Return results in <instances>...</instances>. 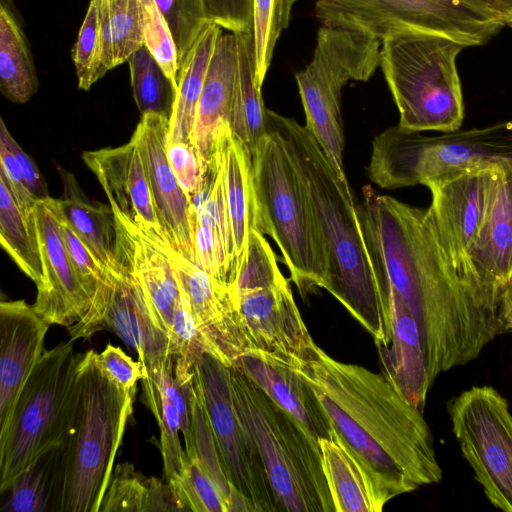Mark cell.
I'll return each mask as SVG.
<instances>
[{"label":"cell","instance_id":"obj_13","mask_svg":"<svg viewBox=\"0 0 512 512\" xmlns=\"http://www.w3.org/2000/svg\"><path fill=\"white\" fill-rule=\"evenodd\" d=\"M209 421L230 482L254 505L256 512H277L254 437L237 409L230 367L209 354L197 362Z\"/></svg>","mask_w":512,"mask_h":512},{"label":"cell","instance_id":"obj_20","mask_svg":"<svg viewBox=\"0 0 512 512\" xmlns=\"http://www.w3.org/2000/svg\"><path fill=\"white\" fill-rule=\"evenodd\" d=\"M82 159L97 177L116 218L146 236H165L154 209L141 154L132 137L116 148L85 151Z\"/></svg>","mask_w":512,"mask_h":512},{"label":"cell","instance_id":"obj_32","mask_svg":"<svg viewBox=\"0 0 512 512\" xmlns=\"http://www.w3.org/2000/svg\"><path fill=\"white\" fill-rule=\"evenodd\" d=\"M180 511L167 482L147 477L131 463L118 464L99 512Z\"/></svg>","mask_w":512,"mask_h":512},{"label":"cell","instance_id":"obj_22","mask_svg":"<svg viewBox=\"0 0 512 512\" xmlns=\"http://www.w3.org/2000/svg\"><path fill=\"white\" fill-rule=\"evenodd\" d=\"M387 304L389 341L377 347L382 374L411 404L423 411L432 386L418 325L402 300L385 283H378Z\"/></svg>","mask_w":512,"mask_h":512},{"label":"cell","instance_id":"obj_30","mask_svg":"<svg viewBox=\"0 0 512 512\" xmlns=\"http://www.w3.org/2000/svg\"><path fill=\"white\" fill-rule=\"evenodd\" d=\"M233 33L236 38L238 69L228 124L233 135L252 152L267 132L268 109L264 105L261 88L255 81L253 25Z\"/></svg>","mask_w":512,"mask_h":512},{"label":"cell","instance_id":"obj_29","mask_svg":"<svg viewBox=\"0 0 512 512\" xmlns=\"http://www.w3.org/2000/svg\"><path fill=\"white\" fill-rule=\"evenodd\" d=\"M65 489L63 445L36 457L0 492L1 512H62Z\"/></svg>","mask_w":512,"mask_h":512},{"label":"cell","instance_id":"obj_3","mask_svg":"<svg viewBox=\"0 0 512 512\" xmlns=\"http://www.w3.org/2000/svg\"><path fill=\"white\" fill-rule=\"evenodd\" d=\"M268 123L281 137L306 191L331 265L332 294L374 337L389 341V325L369 261L350 187L343 185L310 131L268 109Z\"/></svg>","mask_w":512,"mask_h":512},{"label":"cell","instance_id":"obj_33","mask_svg":"<svg viewBox=\"0 0 512 512\" xmlns=\"http://www.w3.org/2000/svg\"><path fill=\"white\" fill-rule=\"evenodd\" d=\"M38 80L24 33L11 10L0 5V90L10 101L26 103Z\"/></svg>","mask_w":512,"mask_h":512},{"label":"cell","instance_id":"obj_7","mask_svg":"<svg viewBox=\"0 0 512 512\" xmlns=\"http://www.w3.org/2000/svg\"><path fill=\"white\" fill-rule=\"evenodd\" d=\"M466 48L446 36L403 30L381 44L380 67L399 112L412 131L459 130L464 100L456 58Z\"/></svg>","mask_w":512,"mask_h":512},{"label":"cell","instance_id":"obj_42","mask_svg":"<svg viewBox=\"0 0 512 512\" xmlns=\"http://www.w3.org/2000/svg\"><path fill=\"white\" fill-rule=\"evenodd\" d=\"M154 2L171 32L180 68L204 26L210 22L203 0H154Z\"/></svg>","mask_w":512,"mask_h":512},{"label":"cell","instance_id":"obj_46","mask_svg":"<svg viewBox=\"0 0 512 512\" xmlns=\"http://www.w3.org/2000/svg\"><path fill=\"white\" fill-rule=\"evenodd\" d=\"M99 368L122 390L135 394L137 382L143 377L140 361H134L120 347L108 344L96 353Z\"/></svg>","mask_w":512,"mask_h":512},{"label":"cell","instance_id":"obj_45","mask_svg":"<svg viewBox=\"0 0 512 512\" xmlns=\"http://www.w3.org/2000/svg\"><path fill=\"white\" fill-rule=\"evenodd\" d=\"M166 154L182 190L188 199L201 187L207 161L198 153L192 142H168Z\"/></svg>","mask_w":512,"mask_h":512},{"label":"cell","instance_id":"obj_39","mask_svg":"<svg viewBox=\"0 0 512 512\" xmlns=\"http://www.w3.org/2000/svg\"><path fill=\"white\" fill-rule=\"evenodd\" d=\"M101 1L90 0L77 40L71 51L78 87L82 90H89L108 72L103 63L100 35Z\"/></svg>","mask_w":512,"mask_h":512},{"label":"cell","instance_id":"obj_1","mask_svg":"<svg viewBox=\"0 0 512 512\" xmlns=\"http://www.w3.org/2000/svg\"><path fill=\"white\" fill-rule=\"evenodd\" d=\"M356 213L377 284L388 285L418 325L431 384L475 360L502 333L499 292L452 263L428 208L366 185Z\"/></svg>","mask_w":512,"mask_h":512},{"label":"cell","instance_id":"obj_26","mask_svg":"<svg viewBox=\"0 0 512 512\" xmlns=\"http://www.w3.org/2000/svg\"><path fill=\"white\" fill-rule=\"evenodd\" d=\"M238 69L233 32L219 35L197 106L191 142L205 160L211 157L219 129L228 123Z\"/></svg>","mask_w":512,"mask_h":512},{"label":"cell","instance_id":"obj_19","mask_svg":"<svg viewBox=\"0 0 512 512\" xmlns=\"http://www.w3.org/2000/svg\"><path fill=\"white\" fill-rule=\"evenodd\" d=\"M117 257L121 261V267L112 273L113 286L99 330L113 331L137 352L145 377L167 362L172 355L171 343L166 332L159 326L119 241Z\"/></svg>","mask_w":512,"mask_h":512},{"label":"cell","instance_id":"obj_35","mask_svg":"<svg viewBox=\"0 0 512 512\" xmlns=\"http://www.w3.org/2000/svg\"><path fill=\"white\" fill-rule=\"evenodd\" d=\"M133 97L141 114L170 118L177 88L145 45L128 59Z\"/></svg>","mask_w":512,"mask_h":512},{"label":"cell","instance_id":"obj_34","mask_svg":"<svg viewBox=\"0 0 512 512\" xmlns=\"http://www.w3.org/2000/svg\"><path fill=\"white\" fill-rule=\"evenodd\" d=\"M0 243L19 269L38 285L42 279V257L37 220H29L19 209L5 181L0 178Z\"/></svg>","mask_w":512,"mask_h":512},{"label":"cell","instance_id":"obj_8","mask_svg":"<svg viewBox=\"0 0 512 512\" xmlns=\"http://www.w3.org/2000/svg\"><path fill=\"white\" fill-rule=\"evenodd\" d=\"M83 353L72 341L44 351L17 399L0 437V492L40 454L62 444L77 408L78 369Z\"/></svg>","mask_w":512,"mask_h":512},{"label":"cell","instance_id":"obj_28","mask_svg":"<svg viewBox=\"0 0 512 512\" xmlns=\"http://www.w3.org/2000/svg\"><path fill=\"white\" fill-rule=\"evenodd\" d=\"M63 194L60 207L67 221L95 258L111 273L117 272L121 261L117 257L118 229L111 206L90 201L75 176L57 166Z\"/></svg>","mask_w":512,"mask_h":512},{"label":"cell","instance_id":"obj_51","mask_svg":"<svg viewBox=\"0 0 512 512\" xmlns=\"http://www.w3.org/2000/svg\"><path fill=\"white\" fill-rule=\"evenodd\" d=\"M503 27H512V0H469Z\"/></svg>","mask_w":512,"mask_h":512},{"label":"cell","instance_id":"obj_43","mask_svg":"<svg viewBox=\"0 0 512 512\" xmlns=\"http://www.w3.org/2000/svg\"><path fill=\"white\" fill-rule=\"evenodd\" d=\"M115 67L144 45L142 0H107Z\"/></svg>","mask_w":512,"mask_h":512},{"label":"cell","instance_id":"obj_12","mask_svg":"<svg viewBox=\"0 0 512 512\" xmlns=\"http://www.w3.org/2000/svg\"><path fill=\"white\" fill-rule=\"evenodd\" d=\"M452 431L490 503L512 512V414L491 386H473L448 404Z\"/></svg>","mask_w":512,"mask_h":512},{"label":"cell","instance_id":"obj_48","mask_svg":"<svg viewBox=\"0 0 512 512\" xmlns=\"http://www.w3.org/2000/svg\"><path fill=\"white\" fill-rule=\"evenodd\" d=\"M0 178L7 184L19 209L29 219L36 218V204L27 188L22 170L8 147L0 142Z\"/></svg>","mask_w":512,"mask_h":512},{"label":"cell","instance_id":"obj_49","mask_svg":"<svg viewBox=\"0 0 512 512\" xmlns=\"http://www.w3.org/2000/svg\"><path fill=\"white\" fill-rule=\"evenodd\" d=\"M0 142L4 143L16 158L28 190L36 201L49 198L47 184L31 158L24 152L20 145L10 134L4 120L0 119Z\"/></svg>","mask_w":512,"mask_h":512},{"label":"cell","instance_id":"obj_5","mask_svg":"<svg viewBox=\"0 0 512 512\" xmlns=\"http://www.w3.org/2000/svg\"><path fill=\"white\" fill-rule=\"evenodd\" d=\"M78 384L73 425L62 442L65 456L62 512H99L132 414L135 394L122 390L99 368L93 349L83 353Z\"/></svg>","mask_w":512,"mask_h":512},{"label":"cell","instance_id":"obj_15","mask_svg":"<svg viewBox=\"0 0 512 512\" xmlns=\"http://www.w3.org/2000/svg\"><path fill=\"white\" fill-rule=\"evenodd\" d=\"M149 238L157 241L168 256L181 295L208 347V354L226 366H233L249 347L229 286L176 251L165 236Z\"/></svg>","mask_w":512,"mask_h":512},{"label":"cell","instance_id":"obj_6","mask_svg":"<svg viewBox=\"0 0 512 512\" xmlns=\"http://www.w3.org/2000/svg\"><path fill=\"white\" fill-rule=\"evenodd\" d=\"M233 397L259 449L277 512H335L321 452L306 429L235 366Z\"/></svg>","mask_w":512,"mask_h":512},{"label":"cell","instance_id":"obj_47","mask_svg":"<svg viewBox=\"0 0 512 512\" xmlns=\"http://www.w3.org/2000/svg\"><path fill=\"white\" fill-rule=\"evenodd\" d=\"M210 22L230 32L253 25V0H203Z\"/></svg>","mask_w":512,"mask_h":512},{"label":"cell","instance_id":"obj_9","mask_svg":"<svg viewBox=\"0 0 512 512\" xmlns=\"http://www.w3.org/2000/svg\"><path fill=\"white\" fill-rule=\"evenodd\" d=\"M504 160H512V119L436 136L397 125L372 141L367 175L380 188L398 189Z\"/></svg>","mask_w":512,"mask_h":512},{"label":"cell","instance_id":"obj_2","mask_svg":"<svg viewBox=\"0 0 512 512\" xmlns=\"http://www.w3.org/2000/svg\"><path fill=\"white\" fill-rule=\"evenodd\" d=\"M289 365L314 392L332 433L389 500L442 480L423 411L383 374L339 362L315 343L305 358Z\"/></svg>","mask_w":512,"mask_h":512},{"label":"cell","instance_id":"obj_52","mask_svg":"<svg viewBox=\"0 0 512 512\" xmlns=\"http://www.w3.org/2000/svg\"><path fill=\"white\" fill-rule=\"evenodd\" d=\"M498 315L502 333L512 332V275L500 290Z\"/></svg>","mask_w":512,"mask_h":512},{"label":"cell","instance_id":"obj_16","mask_svg":"<svg viewBox=\"0 0 512 512\" xmlns=\"http://www.w3.org/2000/svg\"><path fill=\"white\" fill-rule=\"evenodd\" d=\"M231 295L249 349L267 352L288 364L306 357L314 341L287 279Z\"/></svg>","mask_w":512,"mask_h":512},{"label":"cell","instance_id":"obj_25","mask_svg":"<svg viewBox=\"0 0 512 512\" xmlns=\"http://www.w3.org/2000/svg\"><path fill=\"white\" fill-rule=\"evenodd\" d=\"M215 145L220 148L222 155L231 236L228 273L230 287L245 258L249 235L253 229L252 157L248 147L233 135L228 123L220 128Z\"/></svg>","mask_w":512,"mask_h":512},{"label":"cell","instance_id":"obj_31","mask_svg":"<svg viewBox=\"0 0 512 512\" xmlns=\"http://www.w3.org/2000/svg\"><path fill=\"white\" fill-rule=\"evenodd\" d=\"M222 27L208 22L180 65L178 88L169 118L168 142H191L197 106Z\"/></svg>","mask_w":512,"mask_h":512},{"label":"cell","instance_id":"obj_27","mask_svg":"<svg viewBox=\"0 0 512 512\" xmlns=\"http://www.w3.org/2000/svg\"><path fill=\"white\" fill-rule=\"evenodd\" d=\"M318 444L335 512H380L389 499L356 456L332 432Z\"/></svg>","mask_w":512,"mask_h":512},{"label":"cell","instance_id":"obj_38","mask_svg":"<svg viewBox=\"0 0 512 512\" xmlns=\"http://www.w3.org/2000/svg\"><path fill=\"white\" fill-rule=\"evenodd\" d=\"M297 0H253L255 38V81L262 88L273 51L281 32L289 25L292 7Z\"/></svg>","mask_w":512,"mask_h":512},{"label":"cell","instance_id":"obj_44","mask_svg":"<svg viewBox=\"0 0 512 512\" xmlns=\"http://www.w3.org/2000/svg\"><path fill=\"white\" fill-rule=\"evenodd\" d=\"M142 1L144 7V45L178 88L180 68L171 32L154 0Z\"/></svg>","mask_w":512,"mask_h":512},{"label":"cell","instance_id":"obj_50","mask_svg":"<svg viewBox=\"0 0 512 512\" xmlns=\"http://www.w3.org/2000/svg\"><path fill=\"white\" fill-rule=\"evenodd\" d=\"M100 35L102 42L103 63L105 68L109 71L115 68L114 64V51L113 39L110 26L109 10L107 0L101 1L100 10Z\"/></svg>","mask_w":512,"mask_h":512},{"label":"cell","instance_id":"obj_37","mask_svg":"<svg viewBox=\"0 0 512 512\" xmlns=\"http://www.w3.org/2000/svg\"><path fill=\"white\" fill-rule=\"evenodd\" d=\"M191 430L196 456L220 491L227 512V503L233 487L221 460L206 409L197 362L191 384Z\"/></svg>","mask_w":512,"mask_h":512},{"label":"cell","instance_id":"obj_17","mask_svg":"<svg viewBox=\"0 0 512 512\" xmlns=\"http://www.w3.org/2000/svg\"><path fill=\"white\" fill-rule=\"evenodd\" d=\"M169 117L146 113L132 138L143 162L154 209L170 245L197 264L190 203L173 172L166 154Z\"/></svg>","mask_w":512,"mask_h":512},{"label":"cell","instance_id":"obj_23","mask_svg":"<svg viewBox=\"0 0 512 512\" xmlns=\"http://www.w3.org/2000/svg\"><path fill=\"white\" fill-rule=\"evenodd\" d=\"M469 258L480 279L500 293L512 275V160L496 165L490 197Z\"/></svg>","mask_w":512,"mask_h":512},{"label":"cell","instance_id":"obj_41","mask_svg":"<svg viewBox=\"0 0 512 512\" xmlns=\"http://www.w3.org/2000/svg\"><path fill=\"white\" fill-rule=\"evenodd\" d=\"M285 279L269 242L263 234L252 229L245 258L234 282L229 287L231 293L264 288Z\"/></svg>","mask_w":512,"mask_h":512},{"label":"cell","instance_id":"obj_10","mask_svg":"<svg viewBox=\"0 0 512 512\" xmlns=\"http://www.w3.org/2000/svg\"><path fill=\"white\" fill-rule=\"evenodd\" d=\"M381 44L359 29L321 25L311 61L295 75L305 127L346 187L350 186L343 162L341 93L347 82L367 81L375 73L380 66Z\"/></svg>","mask_w":512,"mask_h":512},{"label":"cell","instance_id":"obj_36","mask_svg":"<svg viewBox=\"0 0 512 512\" xmlns=\"http://www.w3.org/2000/svg\"><path fill=\"white\" fill-rule=\"evenodd\" d=\"M141 380L145 403L159 425L164 477L170 484L181 476L186 460V452L179 438V431H181L179 413L151 377H143Z\"/></svg>","mask_w":512,"mask_h":512},{"label":"cell","instance_id":"obj_18","mask_svg":"<svg viewBox=\"0 0 512 512\" xmlns=\"http://www.w3.org/2000/svg\"><path fill=\"white\" fill-rule=\"evenodd\" d=\"M36 220L42 257V279L34 309L50 325L67 328L88 313L91 301L74 269L60 231L57 199L37 201Z\"/></svg>","mask_w":512,"mask_h":512},{"label":"cell","instance_id":"obj_21","mask_svg":"<svg viewBox=\"0 0 512 512\" xmlns=\"http://www.w3.org/2000/svg\"><path fill=\"white\" fill-rule=\"evenodd\" d=\"M50 324L24 300L0 303V437L20 392L44 353Z\"/></svg>","mask_w":512,"mask_h":512},{"label":"cell","instance_id":"obj_40","mask_svg":"<svg viewBox=\"0 0 512 512\" xmlns=\"http://www.w3.org/2000/svg\"><path fill=\"white\" fill-rule=\"evenodd\" d=\"M169 486L180 511L226 512L220 491L197 457L186 455L181 476Z\"/></svg>","mask_w":512,"mask_h":512},{"label":"cell","instance_id":"obj_4","mask_svg":"<svg viewBox=\"0 0 512 512\" xmlns=\"http://www.w3.org/2000/svg\"><path fill=\"white\" fill-rule=\"evenodd\" d=\"M251 157L253 229L274 240L303 299L320 288L329 292L326 244L290 155L269 123Z\"/></svg>","mask_w":512,"mask_h":512},{"label":"cell","instance_id":"obj_24","mask_svg":"<svg viewBox=\"0 0 512 512\" xmlns=\"http://www.w3.org/2000/svg\"><path fill=\"white\" fill-rule=\"evenodd\" d=\"M294 417L316 440L331 438L330 424L308 383L286 362L248 349L234 365Z\"/></svg>","mask_w":512,"mask_h":512},{"label":"cell","instance_id":"obj_11","mask_svg":"<svg viewBox=\"0 0 512 512\" xmlns=\"http://www.w3.org/2000/svg\"><path fill=\"white\" fill-rule=\"evenodd\" d=\"M315 16L322 25L359 29L381 42L392 33L416 30L481 46L503 28L469 0H316Z\"/></svg>","mask_w":512,"mask_h":512},{"label":"cell","instance_id":"obj_14","mask_svg":"<svg viewBox=\"0 0 512 512\" xmlns=\"http://www.w3.org/2000/svg\"><path fill=\"white\" fill-rule=\"evenodd\" d=\"M497 163L445 173L424 184L432 196L428 210L448 257L461 272L479 280L469 251L485 214Z\"/></svg>","mask_w":512,"mask_h":512}]
</instances>
